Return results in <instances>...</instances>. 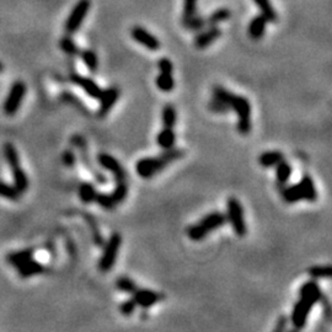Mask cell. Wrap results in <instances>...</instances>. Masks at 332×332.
<instances>
[{"mask_svg":"<svg viewBox=\"0 0 332 332\" xmlns=\"http://www.w3.org/2000/svg\"><path fill=\"white\" fill-rule=\"evenodd\" d=\"M325 294L316 281H308L299 289V300L295 303L290 315V322L295 330H303L308 322L312 308L324 299Z\"/></svg>","mask_w":332,"mask_h":332,"instance_id":"6da1fadb","label":"cell"},{"mask_svg":"<svg viewBox=\"0 0 332 332\" xmlns=\"http://www.w3.org/2000/svg\"><path fill=\"white\" fill-rule=\"evenodd\" d=\"M185 154L186 153L182 149L174 147L171 149L162 150L161 154L157 156L142 157L135 162V173L143 180H150L168 168L170 164L182 159Z\"/></svg>","mask_w":332,"mask_h":332,"instance_id":"7a4b0ae2","label":"cell"},{"mask_svg":"<svg viewBox=\"0 0 332 332\" xmlns=\"http://www.w3.org/2000/svg\"><path fill=\"white\" fill-rule=\"evenodd\" d=\"M226 224V217L225 214L221 212H212V213L207 214L203 217L196 224H192L187 228L186 234H187L188 239L192 241H200L205 239L212 231L218 230L221 226Z\"/></svg>","mask_w":332,"mask_h":332,"instance_id":"3957f363","label":"cell"},{"mask_svg":"<svg viewBox=\"0 0 332 332\" xmlns=\"http://www.w3.org/2000/svg\"><path fill=\"white\" fill-rule=\"evenodd\" d=\"M4 157H5L6 162H8L9 168H10L11 176H13L14 186L18 188L20 193L26 192L28 190V177L23 171L22 166H21L20 156L16 150L15 145L13 143L6 142L3 148Z\"/></svg>","mask_w":332,"mask_h":332,"instance_id":"277c9868","label":"cell"},{"mask_svg":"<svg viewBox=\"0 0 332 332\" xmlns=\"http://www.w3.org/2000/svg\"><path fill=\"white\" fill-rule=\"evenodd\" d=\"M231 111L238 114L236 130L241 135H247L251 132V104L243 95H234L230 101Z\"/></svg>","mask_w":332,"mask_h":332,"instance_id":"5b68a950","label":"cell"},{"mask_svg":"<svg viewBox=\"0 0 332 332\" xmlns=\"http://www.w3.org/2000/svg\"><path fill=\"white\" fill-rule=\"evenodd\" d=\"M70 143L74 148H76V150L79 152V159H80L81 164L84 165V168L91 174V176L95 178V181H96L99 185H105V183H107L109 180H107L106 175H104L102 171L100 170V169H97V166L92 162L91 157H90L87 140L81 137L80 134H75L73 135V138L70 139Z\"/></svg>","mask_w":332,"mask_h":332,"instance_id":"8992f818","label":"cell"},{"mask_svg":"<svg viewBox=\"0 0 332 332\" xmlns=\"http://www.w3.org/2000/svg\"><path fill=\"white\" fill-rule=\"evenodd\" d=\"M226 223L230 224L231 229L239 238H243L247 234V225H246L243 208L240 200L231 196L226 200Z\"/></svg>","mask_w":332,"mask_h":332,"instance_id":"52a82bcc","label":"cell"},{"mask_svg":"<svg viewBox=\"0 0 332 332\" xmlns=\"http://www.w3.org/2000/svg\"><path fill=\"white\" fill-rule=\"evenodd\" d=\"M128 196V185L126 181L116 182L113 190L109 193L99 192L95 203L104 211H113L117 205L123 203Z\"/></svg>","mask_w":332,"mask_h":332,"instance_id":"ba28073f","label":"cell"},{"mask_svg":"<svg viewBox=\"0 0 332 332\" xmlns=\"http://www.w3.org/2000/svg\"><path fill=\"white\" fill-rule=\"evenodd\" d=\"M122 245V236L121 234L113 233L109 238V240L105 241L104 243V251H102L101 257L99 260V269L101 272L111 271L112 267L114 266L117 261V257L119 254V248Z\"/></svg>","mask_w":332,"mask_h":332,"instance_id":"9c48e42d","label":"cell"},{"mask_svg":"<svg viewBox=\"0 0 332 332\" xmlns=\"http://www.w3.org/2000/svg\"><path fill=\"white\" fill-rule=\"evenodd\" d=\"M26 91H27V88H26V84L23 81L16 80L11 85L3 104V112L6 116L11 117L15 113H18L26 96Z\"/></svg>","mask_w":332,"mask_h":332,"instance_id":"30bf717a","label":"cell"},{"mask_svg":"<svg viewBox=\"0 0 332 332\" xmlns=\"http://www.w3.org/2000/svg\"><path fill=\"white\" fill-rule=\"evenodd\" d=\"M90 6H91L90 0H79L78 3L74 5V8L71 9L70 14H69L68 19L66 21V27L64 28H66V33L73 35V33L78 32L81 23H83L88 13H89Z\"/></svg>","mask_w":332,"mask_h":332,"instance_id":"8fae6325","label":"cell"},{"mask_svg":"<svg viewBox=\"0 0 332 332\" xmlns=\"http://www.w3.org/2000/svg\"><path fill=\"white\" fill-rule=\"evenodd\" d=\"M96 161L97 164H99L100 168L109 171V173L113 176L116 182H121V181L127 180L128 177L127 171L124 170V168L122 166L121 162H119L116 157L112 156L111 154H109V153H100L96 156Z\"/></svg>","mask_w":332,"mask_h":332,"instance_id":"7c38bea8","label":"cell"},{"mask_svg":"<svg viewBox=\"0 0 332 332\" xmlns=\"http://www.w3.org/2000/svg\"><path fill=\"white\" fill-rule=\"evenodd\" d=\"M131 297L134 299L137 307L142 308L143 310H148L149 308L154 307L160 300L164 299V295L160 293L148 288H139V287L131 294Z\"/></svg>","mask_w":332,"mask_h":332,"instance_id":"4fadbf2b","label":"cell"},{"mask_svg":"<svg viewBox=\"0 0 332 332\" xmlns=\"http://www.w3.org/2000/svg\"><path fill=\"white\" fill-rule=\"evenodd\" d=\"M69 80H70L74 85L80 88V89L83 90L88 96L91 97V99L97 100L100 97V95H101L102 89L99 87V84H97L94 79L80 75V74L73 73L69 75Z\"/></svg>","mask_w":332,"mask_h":332,"instance_id":"5bb4252c","label":"cell"},{"mask_svg":"<svg viewBox=\"0 0 332 332\" xmlns=\"http://www.w3.org/2000/svg\"><path fill=\"white\" fill-rule=\"evenodd\" d=\"M119 95H121V92H119V89L117 87H111L106 90H102L101 95L97 99L100 102L97 116L100 118H105L110 113V111L113 109V106L118 101Z\"/></svg>","mask_w":332,"mask_h":332,"instance_id":"9a60e30c","label":"cell"},{"mask_svg":"<svg viewBox=\"0 0 332 332\" xmlns=\"http://www.w3.org/2000/svg\"><path fill=\"white\" fill-rule=\"evenodd\" d=\"M131 36H132V38L135 42L142 44L143 47H145L149 51H159L160 47H161L160 41L153 33H150L149 31L142 27V26H134L131 30Z\"/></svg>","mask_w":332,"mask_h":332,"instance_id":"2e32d148","label":"cell"},{"mask_svg":"<svg viewBox=\"0 0 332 332\" xmlns=\"http://www.w3.org/2000/svg\"><path fill=\"white\" fill-rule=\"evenodd\" d=\"M221 36V30L218 26H209L207 30L203 28L202 32L196 36L195 40H193V44L197 49H204L211 46L212 44H214L217 40H219Z\"/></svg>","mask_w":332,"mask_h":332,"instance_id":"e0dca14e","label":"cell"},{"mask_svg":"<svg viewBox=\"0 0 332 332\" xmlns=\"http://www.w3.org/2000/svg\"><path fill=\"white\" fill-rule=\"evenodd\" d=\"M267 22H268V21L266 20V18H265L262 14L252 18L247 27V33L248 36H250V38L254 41L261 40V38L264 37L265 32H266Z\"/></svg>","mask_w":332,"mask_h":332,"instance_id":"ac0fdd59","label":"cell"},{"mask_svg":"<svg viewBox=\"0 0 332 332\" xmlns=\"http://www.w3.org/2000/svg\"><path fill=\"white\" fill-rule=\"evenodd\" d=\"M19 272V276L21 278H31L33 276H38V274H42L46 268L41 262L36 261L35 259H30L28 261L23 262L22 265H20L19 267H16Z\"/></svg>","mask_w":332,"mask_h":332,"instance_id":"d6986e66","label":"cell"},{"mask_svg":"<svg viewBox=\"0 0 332 332\" xmlns=\"http://www.w3.org/2000/svg\"><path fill=\"white\" fill-rule=\"evenodd\" d=\"M97 193H99V191H97L96 186L92 182H90V181L81 182L78 187L79 199L81 200V203H84V204H91V203H95Z\"/></svg>","mask_w":332,"mask_h":332,"instance_id":"ffe728a7","label":"cell"},{"mask_svg":"<svg viewBox=\"0 0 332 332\" xmlns=\"http://www.w3.org/2000/svg\"><path fill=\"white\" fill-rule=\"evenodd\" d=\"M281 195L284 202L288 203V204H293V203L304 200V197H303V192H302V188H300L299 182L294 183V185L282 186Z\"/></svg>","mask_w":332,"mask_h":332,"instance_id":"44dd1931","label":"cell"},{"mask_svg":"<svg viewBox=\"0 0 332 332\" xmlns=\"http://www.w3.org/2000/svg\"><path fill=\"white\" fill-rule=\"evenodd\" d=\"M300 188H302L303 192V197H304V200L310 203H314L317 200V191L316 187H315V182L312 180L311 176L309 175H304L299 181Z\"/></svg>","mask_w":332,"mask_h":332,"instance_id":"7402d4cb","label":"cell"},{"mask_svg":"<svg viewBox=\"0 0 332 332\" xmlns=\"http://www.w3.org/2000/svg\"><path fill=\"white\" fill-rule=\"evenodd\" d=\"M156 144L162 150H168L175 147L176 144V133L174 128L162 127V130L156 135Z\"/></svg>","mask_w":332,"mask_h":332,"instance_id":"603a6c76","label":"cell"},{"mask_svg":"<svg viewBox=\"0 0 332 332\" xmlns=\"http://www.w3.org/2000/svg\"><path fill=\"white\" fill-rule=\"evenodd\" d=\"M274 168H276V181L278 186L282 187V186L287 185L293 174V168L290 162L287 161L286 159H282Z\"/></svg>","mask_w":332,"mask_h":332,"instance_id":"cb8c5ba5","label":"cell"},{"mask_svg":"<svg viewBox=\"0 0 332 332\" xmlns=\"http://www.w3.org/2000/svg\"><path fill=\"white\" fill-rule=\"evenodd\" d=\"M282 159H284V155L282 152H279V150H267L259 156V164L265 169H272Z\"/></svg>","mask_w":332,"mask_h":332,"instance_id":"d4e9b609","label":"cell"},{"mask_svg":"<svg viewBox=\"0 0 332 332\" xmlns=\"http://www.w3.org/2000/svg\"><path fill=\"white\" fill-rule=\"evenodd\" d=\"M181 25H182L185 30L191 31V32H198V31H202L207 26V21H205V18L196 13L195 15L182 18Z\"/></svg>","mask_w":332,"mask_h":332,"instance_id":"484cf974","label":"cell"},{"mask_svg":"<svg viewBox=\"0 0 332 332\" xmlns=\"http://www.w3.org/2000/svg\"><path fill=\"white\" fill-rule=\"evenodd\" d=\"M35 252H36L35 247L25 248V250H21V251H18V252H13V254L9 255V256L6 257V261H8L11 266H14L16 268V267H19L20 265H22L23 262L32 259V257L35 256Z\"/></svg>","mask_w":332,"mask_h":332,"instance_id":"4316f807","label":"cell"},{"mask_svg":"<svg viewBox=\"0 0 332 332\" xmlns=\"http://www.w3.org/2000/svg\"><path fill=\"white\" fill-rule=\"evenodd\" d=\"M161 123L162 127L175 128L176 123H177V111L173 104H166L162 107Z\"/></svg>","mask_w":332,"mask_h":332,"instance_id":"83f0119b","label":"cell"},{"mask_svg":"<svg viewBox=\"0 0 332 332\" xmlns=\"http://www.w3.org/2000/svg\"><path fill=\"white\" fill-rule=\"evenodd\" d=\"M155 84H156V88L160 91L171 92L175 89V79H174L173 74L160 71L159 75L155 79Z\"/></svg>","mask_w":332,"mask_h":332,"instance_id":"f1b7e54d","label":"cell"},{"mask_svg":"<svg viewBox=\"0 0 332 332\" xmlns=\"http://www.w3.org/2000/svg\"><path fill=\"white\" fill-rule=\"evenodd\" d=\"M83 217H84V219L87 221V223L89 224V228L90 231H91L92 240H94L95 245H96L97 247H102L105 243V239L104 236L101 235V231H100L99 226H97L96 219L92 216H90V213H83Z\"/></svg>","mask_w":332,"mask_h":332,"instance_id":"f546056e","label":"cell"},{"mask_svg":"<svg viewBox=\"0 0 332 332\" xmlns=\"http://www.w3.org/2000/svg\"><path fill=\"white\" fill-rule=\"evenodd\" d=\"M79 57H80L81 62L84 63V66H87L90 73H96L97 69H99V59H97L96 53L94 51H91V49L80 51Z\"/></svg>","mask_w":332,"mask_h":332,"instance_id":"4dcf8cb0","label":"cell"},{"mask_svg":"<svg viewBox=\"0 0 332 332\" xmlns=\"http://www.w3.org/2000/svg\"><path fill=\"white\" fill-rule=\"evenodd\" d=\"M231 18V11L228 8H221L217 9L216 11L211 14L208 18H205L207 21V26H217L219 23L224 22V21H228Z\"/></svg>","mask_w":332,"mask_h":332,"instance_id":"1f68e13d","label":"cell"},{"mask_svg":"<svg viewBox=\"0 0 332 332\" xmlns=\"http://www.w3.org/2000/svg\"><path fill=\"white\" fill-rule=\"evenodd\" d=\"M254 3L256 4L257 8L260 9L261 14L266 18V20L268 21V22H277L278 16H277L276 10H274V8L272 6L269 0H254Z\"/></svg>","mask_w":332,"mask_h":332,"instance_id":"d6a6232c","label":"cell"},{"mask_svg":"<svg viewBox=\"0 0 332 332\" xmlns=\"http://www.w3.org/2000/svg\"><path fill=\"white\" fill-rule=\"evenodd\" d=\"M21 195L18 191V188L14 185H9V183L0 181V197L4 198L6 200H11V202H18L20 199Z\"/></svg>","mask_w":332,"mask_h":332,"instance_id":"836d02e7","label":"cell"},{"mask_svg":"<svg viewBox=\"0 0 332 332\" xmlns=\"http://www.w3.org/2000/svg\"><path fill=\"white\" fill-rule=\"evenodd\" d=\"M114 287L117 288V290H119V292L122 293H126V294H132L135 289L138 288L137 283H135L132 278H130V277L127 276H122L119 277V278H117Z\"/></svg>","mask_w":332,"mask_h":332,"instance_id":"e575fe53","label":"cell"},{"mask_svg":"<svg viewBox=\"0 0 332 332\" xmlns=\"http://www.w3.org/2000/svg\"><path fill=\"white\" fill-rule=\"evenodd\" d=\"M59 47H61V49L64 53L70 57H76L80 53V48L78 47V44L68 36H66V37H63L59 41Z\"/></svg>","mask_w":332,"mask_h":332,"instance_id":"d590c367","label":"cell"},{"mask_svg":"<svg viewBox=\"0 0 332 332\" xmlns=\"http://www.w3.org/2000/svg\"><path fill=\"white\" fill-rule=\"evenodd\" d=\"M309 276L314 279L330 278L332 274L331 266H312L309 268Z\"/></svg>","mask_w":332,"mask_h":332,"instance_id":"8d00e7d4","label":"cell"},{"mask_svg":"<svg viewBox=\"0 0 332 332\" xmlns=\"http://www.w3.org/2000/svg\"><path fill=\"white\" fill-rule=\"evenodd\" d=\"M208 109H209V111L217 114H225V113H229V112H231V107L229 106L228 104L221 101V100L213 99V97H212V100L209 101Z\"/></svg>","mask_w":332,"mask_h":332,"instance_id":"74e56055","label":"cell"},{"mask_svg":"<svg viewBox=\"0 0 332 332\" xmlns=\"http://www.w3.org/2000/svg\"><path fill=\"white\" fill-rule=\"evenodd\" d=\"M137 304H135L134 299H133L132 297L128 298V299L123 300V302L119 304V312H121L123 316L128 317V316H132L133 314L135 312V309H137Z\"/></svg>","mask_w":332,"mask_h":332,"instance_id":"f35d334b","label":"cell"},{"mask_svg":"<svg viewBox=\"0 0 332 332\" xmlns=\"http://www.w3.org/2000/svg\"><path fill=\"white\" fill-rule=\"evenodd\" d=\"M78 161V155L73 149H66L62 154V162L66 169H74Z\"/></svg>","mask_w":332,"mask_h":332,"instance_id":"ab89813d","label":"cell"},{"mask_svg":"<svg viewBox=\"0 0 332 332\" xmlns=\"http://www.w3.org/2000/svg\"><path fill=\"white\" fill-rule=\"evenodd\" d=\"M197 1L198 0H185L183 1L182 18H187V16L195 15L197 13Z\"/></svg>","mask_w":332,"mask_h":332,"instance_id":"60d3db41","label":"cell"},{"mask_svg":"<svg viewBox=\"0 0 332 332\" xmlns=\"http://www.w3.org/2000/svg\"><path fill=\"white\" fill-rule=\"evenodd\" d=\"M157 68H159V70L161 71V73H170V74L174 73L173 62H171L169 58H166V57H162V58L159 59V62H157Z\"/></svg>","mask_w":332,"mask_h":332,"instance_id":"b9f144b4","label":"cell"},{"mask_svg":"<svg viewBox=\"0 0 332 332\" xmlns=\"http://www.w3.org/2000/svg\"><path fill=\"white\" fill-rule=\"evenodd\" d=\"M287 325H288V317L284 316V315H282V316H279V319L277 320L276 326H274L273 331L274 332L284 331V330L287 329Z\"/></svg>","mask_w":332,"mask_h":332,"instance_id":"7bdbcfd3","label":"cell"},{"mask_svg":"<svg viewBox=\"0 0 332 332\" xmlns=\"http://www.w3.org/2000/svg\"><path fill=\"white\" fill-rule=\"evenodd\" d=\"M3 70H4V66H3V63L0 62V73H1Z\"/></svg>","mask_w":332,"mask_h":332,"instance_id":"ee69618b","label":"cell"}]
</instances>
